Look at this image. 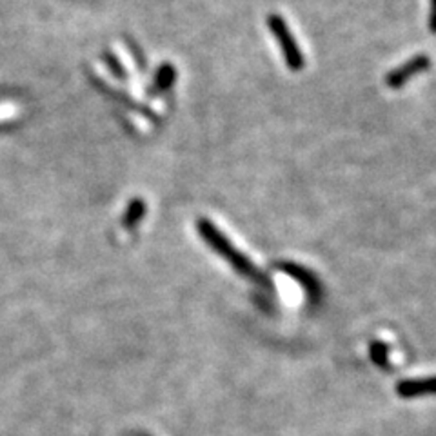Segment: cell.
Segmentation results:
<instances>
[{"label":"cell","instance_id":"3957f363","mask_svg":"<svg viewBox=\"0 0 436 436\" xmlns=\"http://www.w3.org/2000/svg\"><path fill=\"white\" fill-rule=\"evenodd\" d=\"M431 66V58L429 55H416V57L409 58L408 62H403L402 66H398L396 70L389 71L386 77V84L391 89H400L403 84H408L413 77H416L418 73H424L427 67Z\"/></svg>","mask_w":436,"mask_h":436},{"label":"cell","instance_id":"30bf717a","mask_svg":"<svg viewBox=\"0 0 436 436\" xmlns=\"http://www.w3.org/2000/svg\"><path fill=\"white\" fill-rule=\"evenodd\" d=\"M429 29L436 35V0H431V9H429Z\"/></svg>","mask_w":436,"mask_h":436},{"label":"cell","instance_id":"52a82bcc","mask_svg":"<svg viewBox=\"0 0 436 436\" xmlns=\"http://www.w3.org/2000/svg\"><path fill=\"white\" fill-rule=\"evenodd\" d=\"M175 80H177V71H175V67L171 66V64H164V66L158 70L157 77H155V87L164 91L173 86Z\"/></svg>","mask_w":436,"mask_h":436},{"label":"cell","instance_id":"277c9868","mask_svg":"<svg viewBox=\"0 0 436 436\" xmlns=\"http://www.w3.org/2000/svg\"><path fill=\"white\" fill-rule=\"evenodd\" d=\"M278 268L280 271L285 273L288 276H291L295 282H298V284L305 289V295H307V298L313 302V304L320 300L322 298L320 280H318L313 273L309 271V269H305L304 266H298V263L295 262H282Z\"/></svg>","mask_w":436,"mask_h":436},{"label":"cell","instance_id":"5b68a950","mask_svg":"<svg viewBox=\"0 0 436 436\" xmlns=\"http://www.w3.org/2000/svg\"><path fill=\"white\" fill-rule=\"evenodd\" d=\"M396 393L402 398H415V396L436 395V376L424 380H403L396 386Z\"/></svg>","mask_w":436,"mask_h":436},{"label":"cell","instance_id":"ba28073f","mask_svg":"<svg viewBox=\"0 0 436 436\" xmlns=\"http://www.w3.org/2000/svg\"><path fill=\"white\" fill-rule=\"evenodd\" d=\"M369 356L375 366L383 367V369H387V366H389V349H387L383 342H373L371 344Z\"/></svg>","mask_w":436,"mask_h":436},{"label":"cell","instance_id":"6da1fadb","mask_svg":"<svg viewBox=\"0 0 436 436\" xmlns=\"http://www.w3.org/2000/svg\"><path fill=\"white\" fill-rule=\"evenodd\" d=\"M197 229L198 235L209 244L211 249H213L217 255L222 256V258L226 260L236 273H240V275L246 276V278L249 280H255V282H258L260 285H268L269 288V280L263 275H260L258 269L253 266L251 260L247 258V256H244L242 253H240L239 249H236V247L224 236L222 231L218 229L217 226H213L207 218H198Z\"/></svg>","mask_w":436,"mask_h":436},{"label":"cell","instance_id":"7a4b0ae2","mask_svg":"<svg viewBox=\"0 0 436 436\" xmlns=\"http://www.w3.org/2000/svg\"><path fill=\"white\" fill-rule=\"evenodd\" d=\"M268 28L271 31L273 37L278 42L282 55H284L285 66L291 71H300L305 66V58L302 55L300 48L297 44V38L291 33L289 26L285 24V21L276 13H271L268 17Z\"/></svg>","mask_w":436,"mask_h":436},{"label":"cell","instance_id":"8992f818","mask_svg":"<svg viewBox=\"0 0 436 436\" xmlns=\"http://www.w3.org/2000/svg\"><path fill=\"white\" fill-rule=\"evenodd\" d=\"M144 213H146V204L140 200V198H135V200L129 204L126 214H124V226L135 227L136 224L140 222V218L144 217Z\"/></svg>","mask_w":436,"mask_h":436},{"label":"cell","instance_id":"9c48e42d","mask_svg":"<svg viewBox=\"0 0 436 436\" xmlns=\"http://www.w3.org/2000/svg\"><path fill=\"white\" fill-rule=\"evenodd\" d=\"M106 62H107V64H109V66H111V70L115 71V75H119L120 79H126V75H124L122 66H120L119 62H116L115 58L111 57V55H106Z\"/></svg>","mask_w":436,"mask_h":436}]
</instances>
